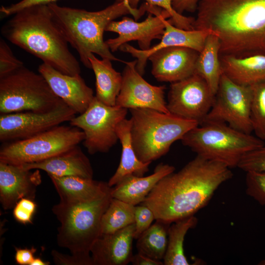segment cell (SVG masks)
Here are the masks:
<instances>
[{"mask_svg": "<svg viewBox=\"0 0 265 265\" xmlns=\"http://www.w3.org/2000/svg\"><path fill=\"white\" fill-rule=\"evenodd\" d=\"M232 177L227 166L197 155L179 171L162 178L142 204L153 211L156 219L171 223L194 215Z\"/></svg>", "mask_w": 265, "mask_h": 265, "instance_id": "cell-1", "label": "cell"}, {"mask_svg": "<svg viewBox=\"0 0 265 265\" xmlns=\"http://www.w3.org/2000/svg\"><path fill=\"white\" fill-rule=\"evenodd\" d=\"M194 29L212 31L220 55L265 54V0H200Z\"/></svg>", "mask_w": 265, "mask_h": 265, "instance_id": "cell-2", "label": "cell"}, {"mask_svg": "<svg viewBox=\"0 0 265 265\" xmlns=\"http://www.w3.org/2000/svg\"><path fill=\"white\" fill-rule=\"evenodd\" d=\"M13 15L1 27L3 37L63 74H80V64L48 4L30 6Z\"/></svg>", "mask_w": 265, "mask_h": 265, "instance_id": "cell-3", "label": "cell"}, {"mask_svg": "<svg viewBox=\"0 0 265 265\" xmlns=\"http://www.w3.org/2000/svg\"><path fill=\"white\" fill-rule=\"evenodd\" d=\"M48 5L53 19L68 43L77 51L84 66L91 69L88 59L91 53H96L102 58L122 61L112 53L103 35L111 22L127 14L133 16L123 0L115 1L97 11L60 6L56 2Z\"/></svg>", "mask_w": 265, "mask_h": 265, "instance_id": "cell-4", "label": "cell"}, {"mask_svg": "<svg viewBox=\"0 0 265 265\" xmlns=\"http://www.w3.org/2000/svg\"><path fill=\"white\" fill-rule=\"evenodd\" d=\"M111 189L95 200H60L52 208L60 223L56 236L57 245L69 250L82 265H93L91 248L102 234L101 219L112 198Z\"/></svg>", "mask_w": 265, "mask_h": 265, "instance_id": "cell-5", "label": "cell"}, {"mask_svg": "<svg viewBox=\"0 0 265 265\" xmlns=\"http://www.w3.org/2000/svg\"><path fill=\"white\" fill-rule=\"evenodd\" d=\"M131 135L138 158L144 162H152L168 151L172 144L199 125L171 113L156 110L130 109Z\"/></svg>", "mask_w": 265, "mask_h": 265, "instance_id": "cell-6", "label": "cell"}, {"mask_svg": "<svg viewBox=\"0 0 265 265\" xmlns=\"http://www.w3.org/2000/svg\"><path fill=\"white\" fill-rule=\"evenodd\" d=\"M183 144L207 159L230 168L238 167L247 153L265 145L256 136L236 130L226 123L204 121L187 132Z\"/></svg>", "mask_w": 265, "mask_h": 265, "instance_id": "cell-7", "label": "cell"}, {"mask_svg": "<svg viewBox=\"0 0 265 265\" xmlns=\"http://www.w3.org/2000/svg\"><path fill=\"white\" fill-rule=\"evenodd\" d=\"M64 102L45 78L24 65L0 78V112H46Z\"/></svg>", "mask_w": 265, "mask_h": 265, "instance_id": "cell-8", "label": "cell"}, {"mask_svg": "<svg viewBox=\"0 0 265 265\" xmlns=\"http://www.w3.org/2000/svg\"><path fill=\"white\" fill-rule=\"evenodd\" d=\"M84 138L80 129L60 125L28 138L3 143L0 161L17 165L39 162L78 145Z\"/></svg>", "mask_w": 265, "mask_h": 265, "instance_id": "cell-9", "label": "cell"}, {"mask_svg": "<svg viewBox=\"0 0 265 265\" xmlns=\"http://www.w3.org/2000/svg\"><path fill=\"white\" fill-rule=\"evenodd\" d=\"M127 112L128 109L108 106L95 96L87 109L76 115L69 123L83 132V144L89 154L105 153L119 140L117 127L126 118Z\"/></svg>", "mask_w": 265, "mask_h": 265, "instance_id": "cell-10", "label": "cell"}, {"mask_svg": "<svg viewBox=\"0 0 265 265\" xmlns=\"http://www.w3.org/2000/svg\"><path fill=\"white\" fill-rule=\"evenodd\" d=\"M251 96L250 86L238 84L223 73L213 104L204 121L223 122L251 134Z\"/></svg>", "mask_w": 265, "mask_h": 265, "instance_id": "cell-11", "label": "cell"}, {"mask_svg": "<svg viewBox=\"0 0 265 265\" xmlns=\"http://www.w3.org/2000/svg\"><path fill=\"white\" fill-rule=\"evenodd\" d=\"M76 114L64 102L46 112L2 114L0 116V141L4 143L31 137L69 122Z\"/></svg>", "mask_w": 265, "mask_h": 265, "instance_id": "cell-12", "label": "cell"}, {"mask_svg": "<svg viewBox=\"0 0 265 265\" xmlns=\"http://www.w3.org/2000/svg\"><path fill=\"white\" fill-rule=\"evenodd\" d=\"M215 95L206 81L195 73L182 80L171 83L167 107L177 117L201 123L213 104Z\"/></svg>", "mask_w": 265, "mask_h": 265, "instance_id": "cell-13", "label": "cell"}, {"mask_svg": "<svg viewBox=\"0 0 265 265\" xmlns=\"http://www.w3.org/2000/svg\"><path fill=\"white\" fill-rule=\"evenodd\" d=\"M148 12L146 19L140 22L124 17L121 20L113 21L108 25L106 31L118 34L117 37L105 41L111 52L131 41H137L140 49L147 50L150 48L152 40L161 39L165 30L164 20L170 18V15L165 10L154 6H150Z\"/></svg>", "mask_w": 265, "mask_h": 265, "instance_id": "cell-14", "label": "cell"}, {"mask_svg": "<svg viewBox=\"0 0 265 265\" xmlns=\"http://www.w3.org/2000/svg\"><path fill=\"white\" fill-rule=\"evenodd\" d=\"M122 83L115 105L127 109L144 108L170 113L165 100L164 85H153L136 69L137 60L126 62Z\"/></svg>", "mask_w": 265, "mask_h": 265, "instance_id": "cell-15", "label": "cell"}, {"mask_svg": "<svg viewBox=\"0 0 265 265\" xmlns=\"http://www.w3.org/2000/svg\"><path fill=\"white\" fill-rule=\"evenodd\" d=\"M164 32L159 43L149 49L143 50L136 49L130 44L125 43L119 49L131 54L137 60L136 69L143 76L149 56L161 49L172 47H183L192 49L200 53L203 49L207 37L212 34V31L206 29L186 30L174 26L170 20H164Z\"/></svg>", "mask_w": 265, "mask_h": 265, "instance_id": "cell-16", "label": "cell"}, {"mask_svg": "<svg viewBox=\"0 0 265 265\" xmlns=\"http://www.w3.org/2000/svg\"><path fill=\"white\" fill-rule=\"evenodd\" d=\"M199 53L183 47L159 50L148 58L152 64V74L161 82L173 83L184 80L195 74Z\"/></svg>", "mask_w": 265, "mask_h": 265, "instance_id": "cell-17", "label": "cell"}, {"mask_svg": "<svg viewBox=\"0 0 265 265\" xmlns=\"http://www.w3.org/2000/svg\"><path fill=\"white\" fill-rule=\"evenodd\" d=\"M38 71L46 80L53 91L77 114L83 113L94 98L93 91L80 74H63L42 63Z\"/></svg>", "mask_w": 265, "mask_h": 265, "instance_id": "cell-18", "label": "cell"}, {"mask_svg": "<svg viewBox=\"0 0 265 265\" xmlns=\"http://www.w3.org/2000/svg\"><path fill=\"white\" fill-rule=\"evenodd\" d=\"M32 170L0 161V201L4 210L13 208L23 198L34 199L42 180L39 170Z\"/></svg>", "mask_w": 265, "mask_h": 265, "instance_id": "cell-19", "label": "cell"}, {"mask_svg": "<svg viewBox=\"0 0 265 265\" xmlns=\"http://www.w3.org/2000/svg\"><path fill=\"white\" fill-rule=\"evenodd\" d=\"M134 231L133 223L114 233L102 234L91 248L93 265H126L131 263Z\"/></svg>", "mask_w": 265, "mask_h": 265, "instance_id": "cell-20", "label": "cell"}, {"mask_svg": "<svg viewBox=\"0 0 265 265\" xmlns=\"http://www.w3.org/2000/svg\"><path fill=\"white\" fill-rule=\"evenodd\" d=\"M27 170H41L48 176L57 177L78 176L93 179L89 159L77 145L45 160L20 165Z\"/></svg>", "mask_w": 265, "mask_h": 265, "instance_id": "cell-21", "label": "cell"}, {"mask_svg": "<svg viewBox=\"0 0 265 265\" xmlns=\"http://www.w3.org/2000/svg\"><path fill=\"white\" fill-rule=\"evenodd\" d=\"M175 170L172 165L160 163L155 167L153 173L148 176L128 175L112 187V197L134 206L139 205L162 178Z\"/></svg>", "mask_w": 265, "mask_h": 265, "instance_id": "cell-22", "label": "cell"}, {"mask_svg": "<svg viewBox=\"0 0 265 265\" xmlns=\"http://www.w3.org/2000/svg\"><path fill=\"white\" fill-rule=\"evenodd\" d=\"M60 200L85 202L102 197L111 190L108 183L78 176H49Z\"/></svg>", "mask_w": 265, "mask_h": 265, "instance_id": "cell-23", "label": "cell"}, {"mask_svg": "<svg viewBox=\"0 0 265 265\" xmlns=\"http://www.w3.org/2000/svg\"><path fill=\"white\" fill-rule=\"evenodd\" d=\"M220 60L223 73L238 84L250 86L265 80V54L221 55Z\"/></svg>", "mask_w": 265, "mask_h": 265, "instance_id": "cell-24", "label": "cell"}, {"mask_svg": "<svg viewBox=\"0 0 265 265\" xmlns=\"http://www.w3.org/2000/svg\"><path fill=\"white\" fill-rule=\"evenodd\" d=\"M131 121L126 118L117 125L116 131L122 145V154L119 166L107 182L110 187L115 186L125 177L134 175L143 176L149 171L151 162H144L137 157L131 135Z\"/></svg>", "mask_w": 265, "mask_h": 265, "instance_id": "cell-25", "label": "cell"}, {"mask_svg": "<svg viewBox=\"0 0 265 265\" xmlns=\"http://www.w3.org/2000/svg\"><path fill=\"white\" fill-rule=\"evenodd\" d=\"M88 59L96 78V98L106 105L115 106L122 86V74L113 68L110 59H99L94 53Z\"/></svg>", "mask_w": 265, "mask_h": 265, "instance_id": "cell-26", "label": "cell"}, {"mask_svg": "<svg viewBox=\"0 0 265 265\" xmlns=\"http://www.w3.org/2000/svg\"><path fill=\"white\" fill-rule=\"evenodd\" d=\"M195 73L204 79L215 95L223 72L220 60L219 39L214 34L209 35L203 50L199 53Z\"/></svg>", "mask_w": 265, "mask_h": 265, "instance_id": "cell-27", "label": "cell"}, {"mask_svg": "<svg viewBox=\"0 0 265 265\" xmlns=\"http://www.w3.org/2000/svg\"><path fill=\"white\" fill-rule=\"evenodd\" d=\"M197 218L189 216L172 222L168 228V243L163 258L164 265H188L185 254L184 242L188 231L197 225Z\"/></svg>", "mask_w": 265, "mask_h": 265, "instance_id": "cell-28", "label": "cell"}, {"mask_svg": "<svg viewBox=\"0 0 265 265\" xmlns=\"http://www.w3.org/2000/svg\"><path fill=\"white\" fill-rule=\"evenodd\" d=\"M170 223L156 219V222L137 239L138 253L153 259L161 261L164 257L168 243Z\"/></svg>", "mask_w": 265, "mask_h": 265, "instance_id": "cell-29", "label": "cell"}, {"mask_svg": "<svg viewBox=\"0 0 265 265\" xmlns=\"http://www.w3.org/2000/svg\"><path fill=\"white\" fill-rule=\"evenodd\" d=\"M134 211L135 206L112 198L102 217L101 234L114 233L134 223Z\"/></svg>", "mask_w": 265, "mask_h": 265, "instance_id": "cell-30", "label": "cell"}, {"mask_svg": "<svg viewBox=\"0 0 265 265\" xmlns=\"http://www.w3.org/2000/svg\"><path fill=\"white\" fill-rule=\"evenodd\" d=\"M251 89L250 108L253 132L255 136L265 140V80L250 85Z\"/></svg>", "mask_w": 265, "mask_h": 265, "instance_id": "cell-31", "label": "cell"}, {"mask_svg": "<svg viewBox=\"0 0 265 265\" xmlns=\"http://www.w3.org/2000/svg\"><path fill=\"white\" fill-rule=\"evenodd\" d=\"M140 0H129L130 5L134 9H137ZM149 5L159 7L167 11L170 15V21L175 26L186 30H193L195 18L186 17L179 14L173 8V0H145Z\"/></svg>", "mask_w": 265, "mask_h": 265, "instance_id": "cell-32", "label": "cell"}, {"mask_svg": "<svg viewBox=\"0 0 265 265\" xmlns=\"http://www.w3.org/2000/svg\"><path fill=\"white\" fill-rule=\"evenodd\" d=\"M246 173V194L261 205L265 206V171Z\"/></svg>", "mask_w": 265, "mask_h": 265, "instance_id": "cell-33", "label": "cell"}, {"mask_svg": "<svg viewBox=\"0 0 265 265\" xmlns=\"http://www.w3.org/2000/svg\"><path fill=\"white\" fill-rule=\"evenodd\" d=\"M238 167L246 172L265 171V145L246 153Z\"/></svg>", "mask_w": 265, "mask_h": 265, "instance_id": "cell-34", "label": "cell"}, {"mask_svg": "<svg viewBox=\"0 0 265 265\" xmlns=\"http://www.w3.org/2000/svg\"><path fill=\"white\" fill-rule=\"evenodd\" d=\"M24 66L22 61L13 54L3 39H0V78L3 77Z\"/></svg>", "mask_w": 265, "mask_h": 265, "instance_id": "cell-35", "label": "cell"}, {"mask_svg": "<svg viewBox=\"0 0 265 265\" xmlns=\"http://www.w3.org/2000/svg\"><path fill=\"white\" fill-rule=\"evenodd\" d=\"M135 231L134 238L137 239L141 235L147 230L156 220L153 211L146 205L142 203L135 206Z\"/></svg>", "mask_w": 265, "mask_h": 265, "instance_id": "cell-36", "label": "cell"}, {"mask_svg": "<svg viewBox=\"0 0 265 265\" xmlns=\"http://www.w3.org/2000/svg\"><path fill=\"white\" fill-rule=\"evenodd\" d=\"M37 205L33 199L23 198L13 208V215L16 220L23 224L32 223Z\"/></svg>", "mask_w": 265, "mask_h": 265, "instance_id": "cell-37", "label": "cell"}, {"mask_svg": "<svg viewBox=\"0 0 265 265\" xmlns=\"http://www.w3.org/2000/svg\"><path fill=\"white\" fill-rule=\"evenodd\" d=\"M57 0H21L8 6L2 5L0 8V12L2 15L4 16H9L30 6L40 4H48L51 3L55 2ZM115 0L121 1L123 0Z\"/></svg>", "mask_w": 265, "mask_h": 265, "instance_id": "cell-38", "label": "cell"}, {"mask_svg": "<svg viewBox=\"0 0 265 265\" xmlns=\"http://www.w3.org/2000/svg\"><path fill=\"white\" fill-rule=\"evenodd\" d=\"M15 260L17 264L20 265H30L35 258L34 254L36 249L34 247L30 248H15Z\"/></svg>", "mask_w": 265, "mask_h": 265, "instance_id": "cell-39", "label": "cell"}, {"mask_svg": "<svg viewBox=\"0 0 265 265\" xmlns=\"http://www.w3.org/2000/svg\"><path fill=\"white\" fill-rule=\"evenodd\" d=\"M200 0H173L172 6L178 13L194 12L197 10Z\"/></svg>", "mask_w": 265, "mask_h": 265, "instance_id": "cell-40", "label": "cell"}, {"mask_svg": "<svg viewBox=\"0 0 265 265\" xmlns=\"http://www.w3.org/2000/svg\"><path fill=\"white\" fill-rule=\"evenodd\" d=\"M131 263L134 265H163L161 261L156 260L140 253L133 255Z\"/></svg>", "mask_w": 265, "mask_h": 265, "instance_id": "cell-41", "label": "cell"}, {"mask_svg": "<svg viewBox=\"0 0 265 265\" xmlns=\"http://www.w3.org/2000/svg\"><path fill=\"white\" fill-rule=\"evenodd\" d=\"M126 5L132 10L133 13V18L135 20H137L143 15L144 14L145 12L147 11L146 6L145 3H143L139 9L132 8L129 4V0H123Z\"/></svg>", "mask_w": 265, "mask_h": 265, "instance_id": "cell-42", "label": "cell"}, {"mask_svg": "<svg viewBox=\"0 0 265 265\" xmlns=\"http://www.w3.org/2000/svg\"><path fill=\"white\" fill-rule=\"evenodd\" d=\"M50 263L44 261L41 258L37 257L34 259L30 265H49Z\"/></svg>", "mask_w": 265, "mask_h": 265, "instance_id": "cell-43", "label": "cell"}, {"mask_svg": "<svg viewBox=\"0 0 265 265\" xmlns=\"http://www.w3.org/2000/svg\"><path fill=\"white\" fill-rule=\"evenodd\" d=\"M259 265H265V259L261 260L259 263Z\"/></svg>", "mask_w": 265, "mask_h": 265, "instance_id": "cell-44", "label": "cell"}]
</instances>
